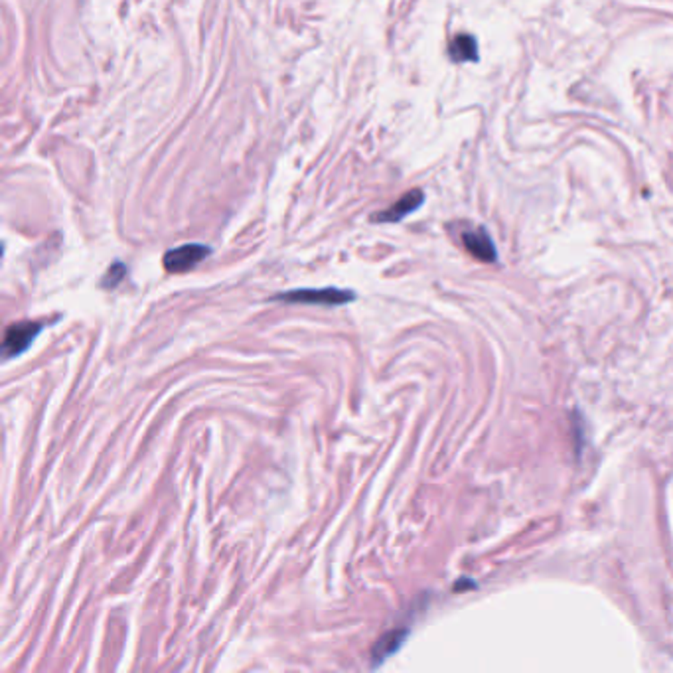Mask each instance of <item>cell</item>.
Instances as JSON below:
<instances>
[{
  "instance_id": "1",
  "label": "cell",
  "mask_w": 673,
  "mask_h": 673,
  "mask_svg": "<svg viewBox=\"0 0 673 673\" xmlns=\"http://www.w3.org/2000/svg\"><path fill=\"white\" fill-rule=\"evenodd\" d=\"M354 298L356 295L352 290L334 289V287L298 289V290L280 292V295L272 297V300H280V302H298V305H320V306H340V305H346V302H352Z\"/></svg>"
},
{
  "instance_id": "2",
  "label": "cell",
  "mask_w": 673,
  "mask_h": 673,
  "mask_svg": "<svg viewBox=\"0 0 673 673\" xmlns=\"http://www.w3.org/2000/svg\"><path fill=\"white\" fill-rule=\"evenodd\" d=\"M42 322H32V320H22V322H14L6 328L4 332V342H3V358L4 359H13L16 356L24 354L28 348L32 346L38 334L42 332Z\"/></svg>"
},
{
  "instance_id": "3",
  "label": "cell",
  "mask_w": 673,
  "mask_h": 673,
  "mask_svg": "<svg viewBox=\"0 0 673 673\" xmlns=\"http://www.w3.org/2000/svg\"><path fill=\"white\" fill-rule=\"evenodd\" d=\"M210 253L211 249L206 246H200V243H186V246L166 251L162 265L168 272H177L178 275V272H186L194 267H198Z\"/></svg>"
},
{
  "instance_id": "4",
  "label": "cell",
  "mask_w": 673,
  "mask_h": 673,
  "mask_svg": "<svg viewBox=\"0 0 673 673\" xmlns=\"http://www.w3.org/2000/svg\"><path fill=\"white\" fill-rule=\"evenodd\" d=\"M425 202V194L421 190H409L405 196L399 198L393 206H389L385 211H379L372 218V221L379 223H395L407 218L409 213H413L415 210L421 208V203Z\"/></svg>"
},
{
  "instance_id": "5",
  "label": "cell",
  "mask_w": 673,
  "mask_h": 673,
  "mask_svg": "<svg viewBox=\"0 0 673 673\" xmlns=\"http://www.w3.org/2000/svg\"><path fill=\"white\" fill-rule=\"evenodd\" d=\"M462 246L470 253L472 257L484 263H494L497 259V253L490 236L484 229H470L462 233Z\"/></svg>"
},
{
  "instance_id": "6",
  "label": "cell",
  "mask_w": 673,
  "mask_h": 673,
  "mask_svg": "<svg viewBox=\"0 0 673 673\" xmlns=\"http://www.w3.org/2000/svg\"><path fill=\"white\" fill-rule=\"evenodd\" d=\"M407 636H409V630H403V628L385 632L372 648V666L377 668L379 663H384L389 656H393V653L403 646Z\"/></svg>"
},
{
  "instance_id": "7",
  "label": "cell",
  "mask_w": 673,
  "mask_h": 673,
  "mask_svg": "<svg viewBox=\"0 0 673 673\" xmlns=\"http://www.w3.org/2000/svg\"><path fill=\"white\" fill-rule=\"evenodd\" d=\"M448 56H451V60L456 64L478 62L476 38H472L470 34H456L451 46H448Z\"/></svg>"
},
{
  "instance_id": "8",
  "label": "cell",
  "mask_w": 673,
  "mask_h": 673,
  "mask_svg": "<svg viewBox=\"0 0 673 673\" xmlns=\"http://www.w3.org/2000/svg\"><path fill=\"white\" fill-rule=\"evenodd\" d=\"M125 275H126V267L123 265V263H115V265H111L109 271L105 272V277H103V287H105V289H113V287H116V285H119V282L125 279Z\"/></svg>"
}]
</instances>
